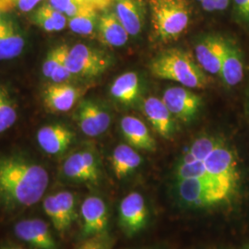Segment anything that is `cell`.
<instances>
[{"instance_id":"28","label":"cell","mask_w":249,"mask_h":249,"mask_svg":"<svg viewBox=\"0 0 249 249\" xmlns=\"http://www.w3.org/2000/svg\"><path fill=\"white\" fill-rule=\"evenodd\" d=\"M97 10L82 13L69 19V27L73 33L82 36H92L98 25Z\"/></svg>"},{"instance_id":"39","label":"cell","mask_w":249,"mask_h":249,"mask_svg":"<svg viewBox=\"0 0 249 249\" xmlns=\"http://www.w3.org/2000/svg\"><path fill=\"white\" fill-rule=\"evenodd\" d=\"M1 12H2V11H1V10H0V20H1V19H2V16H1Z\"/></svg>"},{"instance_id":"41","label":"cell","mask_w":249,"mask_h":249,"mask_svg":"<svg viewBox=\"0 0 249 249\" xmlns=\"http://www.w3.org/2000/svg\"><path fill=\"white\" fill-rule=\"evenodd\" d=\"M246 249H249V246H248V248H247Z\"/></svg>"},{"instance_id":"36","label":"cell","mask_w":249,"mask_h":249,"mask_svg":"<svg viewBox=\"0 0 249 249\" xmlns=\"http://www.w3.org/2000/svg\"><path fill=\"white\" fill-rule=\"evenodd\" d=\"M94 9L100 10L107 8L114 0H87Z\"/></svg>"},{"instance_id":"1","label":"cell","mask_w":249,"mask_h":249,"mask_svg":"<svg viewBox=\"0 0 249 249\" xmlns=\"http://www.w3.org/2000/svg\"><path fill=\"white\" fill-rule=\"evenodd\" d=\"M49 185L45 167L19 155L0 157V207L8 213L38 203Z\"/></svg>"},{"instance_id":"9","label":"cell","mask_w":249,"mask_h":249,"mask_svg":"<svg viewBox=\"0 0 249 249\" xmlns=\"http://www.w3.org/2000/svg\"><path fill=\"white\" fill-rule=\"evenodd\" d=\"M162 102L173 116L185 123L190 122L201 107V98L182 87L168 88L162 95Z\"/></svg>"},{"instance_id":"18","label":"cell","mask_w":249,"mask_h":249,"mask_svg":"<svg viewBox=\"0 0 249 249\" xmlns=\"http://www.w3.org/2000/svg\"><path fill=\"white\" fill-rule=\"evenodd\" d=\"M128 33L115 12H105L98 19L97 37L99 42L109 47H119L128 40Z\"/></svg>"},{"instance_id":"22","label":"cell","mask_w":249,"mask_h":249,"mask_svg":"<svg viewBox=\"0 0 249 249\" xmlns=\"http://www.w3.org/2000/svg\"><path fill=\"white\" fill-rule=\"evenodd\" d=\"M112 168L117 179L129 176L142 162V156L128 144L116 146L112 154Z\"/></svg>"},{"instance_id":"4","label":"cell","mask_w":249,"mask_h":249,"mask_svg":"<svg viewBox=\"0 0 249 249\" xmlns=\"http://www.w3.org/2000/svg\"><path fill=\"white\" fill-rule=\"evenodd\" d=\"M111 64L110 54L83 44L72 46L66 57V65L72 75L82 78L98 77Z\"/></svg>"},{"instance_id":"27","label":"cell","mask_w":249,"mask_h":249,"mask_svg":"<svg viewBox=\"0 0 249 249\" xmlns=\"http://www.w3.org/2000/svg\"><path fill=\"white\" fill-rule=\"evenodd\" d=\"M17 106L8 90L0 85V134L7 131L16 123Z\"/></svg>"},{"instance_id":"11","label":"cell","mask_w":249,"mask_h":249,"mask_svg":"<svg viewBox=\"0 0 249 249\" xmlns=\"http://www.w3.org/2000/svg\"><path fill=\"white\" fill-rule=\"evenodd\" d=\"M14 232L19 240L35 249H58L49 225L41 219L19 221L14 226Z\"/></svg>"},{"instance_id":"24","label":"cell","mask_w":249,"mask_h":249,"mask_svg":"<svg viewBox=\"0 0 249 249\" xmlns=\"http://www.w3.org/2000/svg\"><path fill=\"white\" fill-rule=\"evenodd\" d=\"M33 19L37 26L47 33L61 31L67 25L66 16L50 4H44L37 9Z\"/></svg>"},{"instance_id":"19","label":"cell","mask_w":249,"mask_h":249,"mask_svg":"<svg viewBox=\"0 0 249 249\" xmlns=\"http://www.w3.org/2000/svg\"><path fill=\"white\" fill-rule=\"evenodd\" d=\"M116 14L128 35L140 34L145 19L142 0H116Z\"/></svg>"},{"instance_id":"26","label":"cell","mask_w":249,"mask_h":249,"mask_svg":"<svg viewBox=\"0 0 249 249\" xmlns=\"http://www.w3.org/2000/svg\"><path fill=\"white\" fill-rule=\"evenodd\" d=\"M175 177H176V181L178 180H183V179H188V178H199L202 179L206 182L212 184L213 186L217 187L219 190H221L223 193H224L229 198L231 196L224 191L222 187L219 185H217L213 178H211L205 168L204 162L203 160H196L189 163H183V162H178V165L175 171Z\"/></svg>"},{"instance_id":"35","label":"cell","mask_w":249,"mask_h":249,"mask_svg":"<svg viewBox=\"0 0 249 249\" xmlns=\"http://www.w3.org/2000/svg\"><path fill=\"white\" fill-rule=\"evenodd\" d=\"M234 7L237 14L245 20H248L249 14V0H234Z\"/></svg>"},{"instance_id":"8","label":"cell","mask_w":249,"mask_h":249,"mask_svg":"<svg viewBox=\"0 0 249 249\" xmlns=\"http://www.w3.org/2000/svg\"><path fill=\"white\" fill-rule=\"evenodd\" d=\"M118 223L127 236H133L143 230L149 221V211L144 196L131 192L124 196L118 209Z\"/></svg>"},{"instance_id":"16","label":"cell","mask_w":249,"mask_h":249,"mask_svg":"<svg viewBox=\"0 0 249 249\" xmlns=\"http://www.w3.org/2000/svg\"><path fill=\"white\" fill-rule=\"evenodd\" d=\"M82 89L66 83H53L44 91V104L53 113L68 112L82 94Z\"/></svg>"},{"instance_id":"21","label":"cell","mask_w":249,"mask_h":249,"mask_svg":"<svg viewBox=\"0 0 249 249\" xmlns=\"http://www.w3.org/2000/svg\"><path fill=\"white\" fill-rule=\"evenodd\" d=\"M112 97L121 105L131 106L141 94V81L136 72H126L116 78L110 88Z\"/></svg>"},{"instance_id":"15","label":"cell","mask_w":249,"mask_h":249,"mask_svg":"<svg viewBox=\"0 0 249 249\" xmlns=\"http://www.w3.org/2000/svg\"><path fill=\"white\" fill-rule=\"evenodd\" d=\"M74 140V133L64 124H47L37 132V142L49 155H59L67 151Z\"/></svg>"},{"instance_id":"17","label":"cell","mask_w":249,"mask_h":249,"mask_svg":"<svg viewBox=\"0 0 249 249\" xmlns=\"http://www.w3.org/2000/svg\"><path fill=\"white\" fill-rule=\"evenodd\" d=\"M121 132L125 142L134 149L154 151L156 142L147 125L134 116H124L121 120Z\"/></svg>"},{"instance_id":"14","label":"cell","mask_w":249,"mask_h":249,"mask_svg":"<svg viewBox=\"0 0 249 249\" xmlns=\"http://www.w3.org/2000/svg\"><path fill=\"white\" fill-rule=\"evenodd\" d=\"M143 113L152 128L164 139H170L176 131L175 116L164 105L162 100L148 97L143 101Z\"/></svg>"},{"instance_id":"42","label":"cell","mask_w":249,"mask_h":249,"mask_svg":"<svg viewBox=\"0 0 249 249\" xmlns=\"http://www.w3.org/2000/svg\"><path fill=\"white\" fill-rule=\"evenodd\" d=\"M248 20L249 21V18H248Z\"/></svg>"},{"instance_id":"10","label":"cell","mask_w":249,"mask_h":249,"mask_svg":"<svg viewBox=\"0 0 249 249\" xmlns=\"http://www.w3.org/2000/svg\"><path fill=\"white\" fill-rule=\"evenodd\" d=\"M80 216L82 220V238L107 231L108 209L100 196H87L80 206Z\"/></svg>"},{"instance_id":"5","label":"cell","mask_w":249,"mask_h":249,"mask_svg":"<svg viewBox=\"0 0 249 249\" xmlns=\"http://www.w3.org/2000/svg\"><path fill=\"white\" fill-rule=\"evenodd\" d=\"M176 193L178 201L191 209L213 207L229 198L217 187L199 178L176 181Z\"/></svg>"},{"instance_id":"20","label":"cell","mask_w":249,"mask_h":249,"mask_svg":"<svg viewBox=\"0 0 249 249\" xmlns=\"http://www.w3.org/2000/svg\"><path fill=\"white\" fill-rule=\"evenodd\" d=\"M220 76L225 85H237L244 76V67L240 49L230 40L224 39V53Z\"/></svg>"},{"instance_id":"29","label":"cell","mask_w":249,"mask_h":249,"mask_svg":"<svg viewBox=\"0 0 249 249\" xmlns=\"http://www.w3.org/2000/svg\"><path fill=\"white\" fill-rule=\"evenodd\" d=\"M49 4L53 9L66 14L70 18L92 10H97L87 0H49Z\"/></svg>"},{"instance_id":"34","label":"cell","mask_w":249,"mask_h":249,"mask_svg":"<svg viewBox=\"0 0 249 249\" xmlns=\"http://www.w3.org/2000/svg\"><path fill=\"white\" fill-rule=\"evenodd\" d=\"M69 49H70L69 46L66 45L65 49L63 51L60 63L58 64V66L55 68V70L51 74L50 80H52L53 83H64L65 81H67L71 78L72 74L69 71V69L66 65V57H67V53L69 52Z\"/></svg>"},{"instance_id":"6","label":"cell","mask_w":249,"mask_h":249,"mask_svg":"<svg viewBox=\"0 0 249 249\" xmlns=\"http://www.w3.org/2000/svg\"><path fill=\"white\" fill-rule=\"evenodd\" d=\"M203 162L209 176L231 196L239 180L237 160L233 152L223 142L205 158Z\"/></svg>"},{"instance_id":"40","label":"cell","mask_w":249,"mask_h":249,"mask_svg":"<svg viewBox=\"0 0 249 249\" xmlns=\"http://www.w3.org/2000/svg\"><path fill=\"white\" fill-rule=\"evenodd\" d=\"M197 1H198V2H200V3H201V2H202V1H203V0H197Z\"/></svg>"},{"instance_id":"32","label":"cell","mask_w":249,"mask_h":249,"mask_svg":"<svg viewBox=\"0 0 249 249\" xmlns=\"http://www.w3.org/2000/svg\"><path fill=\"white\" fill-rule=\"evenodd\" d=\"M65 46H66L65 45H60L49 51L42 67V72L45 78L50 79L51 74L60 63Z\"/></svg>"},{"instance_id":"7","label":"cell","mask_w":249,"mask_h":249,"mask_svg":"<svg viewBox=\"0 0 249 249\" xmlns=\"http://www.w3.org/2000/svg\"><path fill=\"white\" fill-rule=\"evenodd\" d=\"M45 214L59 232L69 230L77 218L76 196L70 191H59L45 197L43 202Z\"/></svg>"},{"instance_id":"37","label":"cell","mask_w":249,"mask_h":249,"mask_svg":"<svg viewBox=\"0 0 249 249\" xmlns=\"http://www.w3.org/2000/svg\"><path fill=\"white\" fill-rule=\"evenodd\" d=\"M229 5V0H216V10H224Z\"/></svg>"},{"instance_id":"3","label":"cell","mask_w":249,"mask_h":249,"mask_svg":"<svg viewBox=\"0 0 249 249\" xmlns=\"http://www.w3.org/2000/svg\"><path fill=\"white\" fill-rule=\"evenodd\" d=\"M153 34L161 42L177 40L188 27L190 7L187 0H150Z\"/></svg>"},{"instance_id":"38","label":"cell","mask_w":249,"mask_h":249,"mask_svg":"<svg viewBox=\"0 0 249 249\" xmlns=\"http://www.w3.org/2000/svg\"><path fill=\"white\" fill-rule=\"evenodd\" d=\"M0 249H24L18 245H13V244H5L0 247Z\"/></svg>"},{"instance_id":"23","label":"cell","mask_w":249,"mask_h":249,"mask_svg":"<svg viewBox=\"0 0 249 249\" xmlns=\"http://www.w3.org/2000/svg\"><path fill=\"white\" fill-rule=\"evenodd\" d=\"M25 45L23 36L17 27L9 19H6L5 30L0 40V60H9L18 57Z\"/></svg>"},{"instance_id":"31","label":"cell","mask_w":249,"mask_h":249,"mask_svg":"<svg viewBox=\"0 0 249 249\" xmlns=\"http://www.w3.org/2000/svg\"><path fill=\"white\" fill-rule=\"evenodd\" d=\"M114 241L108 232H103L83 238L75 249H112Z\"/></svg>"},{"instance_id":"13","label":"cell","mask_w":249,"mask_h":249,"mask_svg":"<svg viewBox=\"0 0 249 249\" xmlns=\"http://www.w3.org/2000/svg\"><path fill=\"white\" fill-rule=\"evenodd\" d=\"M196 62L202 70L216 75L221 72L224 53V39L218 36H207L196 45Z\"/></svg>"},{"instance_id":"25","label":"cell","mask_w":249,"mask_h":249,"mask_svg":"<svg viewBox=\"0 0 249 249\" xmlns=\"http://www.w3.org/2000/svg\"><path fill=\"white\" fill-rule=\"evenodd\" d=\"M62 172L66 178L73 181L93 184L81 151L72 153L65 160L62 165Z\"/></svg>"},{"instance_id":"2","label":"cell","mask_w":249,"mask_h":249,"mask_svg":"<svg viewBox=\"0 0 249 249\" xmlns=\"http://www.w3.org/2000/svg\"><path fill=\"white\" fill-rule=\"evenodd\" d=\"M151 74L161 80H173L190 89H204L209 79L193 55L173 48L156 55L150 64Z\"/></svg>"},{"instance_id":"30","label":"cell","mask_w":249,"mask_h":249,"mask_svg":"<svg viewBox=\"0 0 249 249\" xmlns=\"http://www.w3.org/2000/svg\"><path fill=\"white\" fill-rule=\"evenodd\" d=\"M222 143L223 141L216 137L202 136L195 140L187 151L191 152L196 160H204L205 158Z\"/></svg>"},{"instance_id":"33","label":"cell","mask_w":249,"mask_h":249,"mask_svg":"<svg viewBox=\"0 0 249 249\" xmlns=\"http://www.w3.org/2000/svg\"><path fill=\"white\" fill-rule=\"evenodd\" d=\"M42 0H0V10L9 11L17 9L21 12H29L35 9Z\"/></svg>"},{"instance_id":"12","label":"cell","mask_w":249,"mask_h":249,"mask_svg":"<svg viewBox=\"0 0 249 249\" xmlns=\"http://www.w3.org/2000/svg\"><path fill=\"white\" fill-rule=\"evenodd\" d=\"M76 119L80 130L91 138L105 133L111 123V116L107 110L90 100L80 103Z\"/></svg>"}]
</instances>
